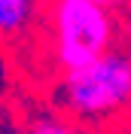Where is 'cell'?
Instances as JSON below:
<instances>
[{
  "mask_svg": "<svg viewBox=\"0 0 131 134\" xmlns=\"http://www.w3.org/2000/svg\"><path fill=\"white\" fill-rule=\"evenodd\" d=\"M43 27L49 34V55L61 73L98 61L113 49L116 18L91 0H43Z\"/></svg>",
  "mask_w": 131,
  "mask_h": 134,
  "instance_id": "obj_1",
  "label": "cell"
},
{
  "mask_svg": "<svg viewBox=\"0 0 131 134\" xmlns=\"http://www.w3.org/2000/svg\"><path fill=\"white\" fill-rule=\"evenodd\" d=\"M61 100L76 116L98 119L131 104V55L110 49L98 61L61 73Z\"/></svg>",
  "mask_w": 131,
  "mask_h": 134,
  "instance_id": "obj_2",
  "label": "cell"
},
{
  "mask_svg": "<svg viewBox=\"0 0 131 134\" xmlns=\"http://www.w3.org/2000/svg\"><path fill=\"white\" fill-rule=\"evenodd\" d=\"M43 0H0V40H21L31 31Z\"/></svg>",
  "mask_w": 131,
  "mask_h": 134,
  "instance_id": "obj_3",
  "label": "cell"
},
{
  "mask_svg": "<svg viewBox=\"0 0 131 134\" xmlns=\"http://www.w3.org/2000/svg\"><path fill=\"white\" fill-rule=\"evenodd\" d=\"M31 134H79L73 125H64V122H52V119H43L40 125L34 128Z\"/></svg>",
  "mask_w": 131,
  "mask_h": 134,
  "instance_id": "obj_4",
  "label": "cell"
},
{
  "mask_svg": "<svg viewBox=\"0 0 131 134\" xmlns=\"http://www.w3.org/2000/svg\"><path fill=\"white\" fill-rule=\"evenodd\" d=\"M91 3H98V6H104V9H110V12H113V9H122L128 0H91Z\"/></svg>",
  "mask_w": 131,
  "mask_h": 134,
  "instance_id": "obj_5",
  "label": "cell"
}]
</instances>
